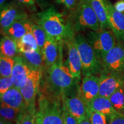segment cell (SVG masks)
I'll return each instance as SVG.
<instances>
[{
    "label": "cell",
    "mask_w": 124,
    "mask_h": 124,
    "mask_svg": "<svg viewBox=\"0 0 124 124\" xmlns=\"http://www.w3.org/2000/svg\"><path fill=\"white\" fill-rule=\"evenodd\" d=\"M75 40L81 59L82 74L83 77L100 74L103 70L102 63L98 60L86 36L78 33L75 35Z\"/></svg>",
    "instance_id": "obj_4"
},
{
    "label": "cell",
    "mask_w": 124,
    "mask_h": 124,
    "mask_svg": "<svg viewBox=\"0 0 124 124\" xmlns=\"http://www.w3.org/2000/svg\"><path fill=\"white\" fill-rule=\"evenodd\" d=\"M15 65L14 58L4 56L0 57V75L1 77H11Z\"/></svg>",
    "instance_id": "obj_27"
},
{
    "label": "cell",
    "mask_w": 124,
    "mask_h": 124,
    "mask_svg": "<svg viewBox=\"0 0 124 124\" xmlns=\"http://www.w3.org/2000/svg\"><path fill=\"white\" fill-rule=\"evenodd\" d=\"M0 96L1 106L20 110L27 108L25 102L20 89L13 87Z\"/></svg>",
    "instance_id": "obj_17"
},
{
    "label": "cell",
    "mask_w": 124,
    "mask_h": 124,
    "mask_svg": "<svg viewBox=\"0 0 124 124\" xmlns=\"http://www.w3.org/2000/svg\"><path fill=\"white\" fill-rule=\"evenodd\" d=\"M28 18L20 20L10 25L7 30L2 33L13 38L16 41L21 39L28 32L27 28V21Z\"/></svg>",
    "instance_id": "obj_23"
},
{
    "label": "cell",
    "mask_w": 124,
    "mask_h": 124,
    "mask_svg": "<svg viewBox=\"0 0 124 124\" xmlns=\"http://www.w3.org/2000/svg\"><path fill=\"white\" fill-rule=\"evenodd\" d=\"M80 0H55L58 4L64 7L68 10L72 11L79 4Z\"/></svg>",
    "instance_id": "obj_31"
},
{
    "label": "cell",
    "mask_w": 124,
    "mask_h": 124,
    "mask_svg": "<svg viewBox=\"0 0 124 124\" xmlns=\"http://www.w3.org/2000/svg\"><path fill=\"white\" fill-rule=\"evenodd\" d=\"M63 117L64 124H79L78 121L68 111L64 105L63 107Z\"/></svg>",
    "instance_id": "obj_33"
},
{
    "label": "cell",
    "mask_w": 124,
    "mask_h": 124,
    "mask_svg": "<svg viewBox=\"0 0 124 124\" xmlns=\"http://www.w3.org/2000/svg\"><path fill=\"white\" fill-rule=\"evenodd\" d=\"M13 58L15 65L11 77L13 81L14 87L20 89L25 83L32 70L27 66L21 56H16Z\"/></svg>",
    "instance_id": "obj_18"
},
{
    "label": "cell",
    "mask_w": 124,
    "mask_h": 124,
    "mask_svg": "<svg viewBox=\"0 0 124 124\" xmlns=\"http://www.w3.org/2000/svg\"><path fill=\"white\" fill-rule=\"evenodd\" d=\"M88 109L89 111H95L105 115L108 121L116 116H123L114 108L109 98L100 95L91 102Z\"/></svg>",
    "instance_id": "obj_16"
},
{
    "label": "cell",
    "mask_w": 124,
    "mask_h": 124,
    "mask_svg": "<svg viewBox=\"0 0 124 124\" xmlns=\"http://www.w3.org/2000/svg\"><path fill=\"white\" fill-rule=\"evenodd\" d=\"M90 2L98 19L101 29H110L105 0H90Z\"/></svg>",
    "instance_id": "obj_20"
},
{
    "label": "cell",
    "mask_w": 124,
    "mask_h": 124,
    "mask_svg": "<svg viewBox=\"0 0 124 124\" xmlns=\"http://www.w3.org/2000/svg\"><path fill=\"white\" fill-rule=\"evenodd\" d=\"M36 22L42 27L47 36L60 44H65L75 36L70 21L54 6L39 13L36 16Z\"/></svg>",
    "instance_id": "obj_2"
},
{
    "label": "cell",
    "mask_w": 124,
    "mask_h": 124,
    "mask_svg": "<svg viewBox=\"0 0 124 124\" xmlns=\"http://www.w3.org/2000/svg\"><path fill=\"white\" fill-rule=\"evenodd\" d=\"M36 5L42 9H46L48 8L51 0H34Z\"/></svg>",
    "instance_id": "obj_35"
},
{
    "label": "cell",
    "mask_w": 124,
    "mask_h": 124,
    "mask_svg": "<svg viewBox=\"0 0 124 124\" xmlns=\"http://www.w3.org/2000/svg\"><path fill=\"white\" fill-rule=\"evenodd\" d=\"M79 85L74 87L62 97L63 105L78 123L90 116L89 109L79 94Z\"/></svg>",
    "instance_id": "obj_7"
},
{
    "label": "cell",
    "mask_w": 124,
    "mask_h": 124,
    "mask_svg": "<svg viewBox=\"0 0 124 124\" xmlns=\"http://www.w3.org/2000/svg\"><path fill=\"white\" fill-rule=\"evenodd\" d=\"M101 97L108 98L124 85V73L109 71L103 69L100 74Z\"/></svg>",
    "instance_id": "obj_9"
},
{
    "label": "cell",
    "mask_w": 124,
    "mask_h": 124,
    "mask_svg": "<svg viewBox=\"0 0 124 124\" xmlns=\"http://www.w3.org/2000/svg\"><path fill=\"white\" fill-rule=\"evenodd\" d=\"M100 77L91 75L84 77L79 87V94L87 108L91 102L99 96Z\"/></svg>",
    "instance_id": "obj_12"
},
{
    "label": "cell",
    "mask_w": 124,
    "mask_h": 124,
    "mask_svg": "<svg viewBox=\"0 0 124 124\" xmlns=\"http://www.w3.org/2000/svg\"><path fill=\"white\" fill-rule=\"evenodd\" d=\"M24 8L17 2H10L1 8L0 24L2 32H4L14 23L28 18Z\"/></svg>",
    "instance_id": "obj_10"
},
{
    "label": "cell",
    "mask_w": 124,
    "mask_h": 124,
    "mask_svg": "<svg viewBox=\"0 0 124 124\" xmlns=\"http://www.w3.org/2000/svg\"><path fill=\"white\" fill-rule=\"evenodd\" d=\"M86 38L101 63L105 55L116 46L117 42L115 35L110 29L89 31L86 33Z\"/></svg>",
    "instance_id": "obj_6"
},
{
    "label": "cell",
    "mask_w": 124,
    "mask_h": 124,
    "mask_svg": "<svg viewBox=\"0 0 124 124\" xmlns=\"http://www.w3.org/2000/svg\"><path fill=\"white\" fill-rule=\"evenodd\" d=\"M61 98L48 97L39 93V111L43 124H64Z\"/></svg>",
    "instance_id": "obj_5"
},
{
    "label": "cell",
    "mask_w": 124,
    "mask_h": 124,
    "mask_svg": "<svg viewBox=\"0 0 124 124\" xmlns=\"http://www.w3.org/2000/svg\"><path fill=\"white\" fill-rule=\"evenodd\" d=\"M0 124H13L11 123V122L6 121L4 120L3 119L1 118V121H0Z\"/></svg>",
    "instance_id": "obj_39"
},
{
    "label": "cell",
    "mask_w": 124,
    "mask_h": 124,
    "mask_svg": "<svg viewBox=\"0 0 124 124\" xmlns=\"http://www.w3.org/2000/svg\"><path fill=\"white\" fill-rule=\"evenodd\" d=\"M20 56L31 70L44 71L45 63L41 50L20 54Z\"/></svg>",
    "instance_id": "obj_19"
},
{
    "label": "cell",
    "mask_w": 124,
    "mask_h": 124,
    "mask_svg": "<svg viewBox=\"0 0 124 124\" xmlns=\"http://www.w3.org/2000/svg\"><path fill=\"white\" fill-rule=\"evenodd\" d=\"M89 114L92 124H107L108 119L103 114L95 111H89Z\"/></svg>",
    "instance_id": "obj_30"
},
{
    "label": "cell",
    "mask_w": 124,
    "mask_h": 124,
    "mask_svg": "<svg viewBox=\"0 0 124 124\" xmlns=\"http://www.w3.org/2000/svg\"><path fill=\"white\" fill-rule=\"evenodd\" d=\"M31 32L35 37L39 47L41 51L47 38V35L46 32L41 26H40L36 23H33V22H31Z\"/></svg>",
    "instance_id": "obj_26"
},
{
    "label": "cell",
    "mask_w": 124,
    "mask_h": 124,
    "mask_svg": "<svg viewBox=\"0 0 124 124\" xmlns=\"http://www.w3.org/2000/svg\"><path fill=\"white\" fill-rule=\"evenodd\" d=\"M14 87L12 77H1L0 79V95H2Z\"/></svg>",
    "instance_id": "obj_29"
},
{
    "label": "cell",
    "mask_w": 124,
    "mask_h": 124,
    "mask_svg": "<svg viewBox=\"0 0 124 124\" xmlns=\"http://www.w3.org/2000/svg\"><path fill=\"white\" fill-rule=\"evenodd\" d=\"M35 124H43L42 118H41L39 111H36V113Z\"/></svg>",
    "instance_id": "obj_37"
},
{
    "label": "cell",
    "mask_w": 124,
    "mask_h": 124,
    "mask_svg": "<svg viewBox=\"0 0 124 124\" xmlns=\"http://www.w3.org/2000/svg\"><path fill=\"white\" fill-rule=\"evenodd\" d=\"M102 64L106 70L124 73V42L117 41L102 59Z\"/></svg>",
    "instance_id": "obj_11"
},
{
    "label": "cell",
    "mask_w": 124,
    "mask_h": 124,
    "mask_svg": "<svg viewBox=\"0 0 124 124\" xmlns=\"http://www.w3.org/2000/svg\"><path fill=\"white\" fill-rule=\"evenodd\" d=\"M25 110L16 109L7 106H1L0 108L1 118L6 121L17 124L20 118Z\"/></svg>",
    "instance_id": "obj_24"
},
{
    "label": "cell",
    "mask_w": 124,
    "mask_h": 124,
    "mask_svg": "<svg viewBox=\"0 0 124 124\" xmlns=\"http://www.w3.org/2000/svg\"><path fill=\"white\" fill-rule=\"evenodd\" d=\"M43 74V71L32 70L25 83L20 89L25 102L27 108L28 110L36 111V97L39 91Z\"/></svg>",
    "instance_id": "obj_8"
},
{
    "label": "cell",
    "mask_w": 124,
    "mask_h": 124,
    "mask_svg": "<svg viewBox=\"0 0 124 124\" xmlns=\"http://www.w3.org/2000/svg\"><path fill=\"white\" fill-rule=\"evenodd\" d=\"M36 111H30L26 109L20 118L17 124H35Z\"/></svg>",
    "instance_id": "obj_28"
},
{
    "label": "cell",
    "mask_w": 124,
    "mask_h": 124,
    "mask_svg": "<svg viewBox=\"0 0 124 124\" xmlns=\"http://www.w3.org/2000/svg\"><path fill=\"white\" fill-rule=\"evenodd\" d=\"M79 124H92L90 119V116L89 117L86 118L85 120H82V121L79 122Z\"/></svg>",
    "instance_id": "obj_38"
},
{
    "label": "cell",
    "mask_w": 124,
    "mask_h": 124,
    "mask_svg": "<svg viewBox=\"0 0 124 124\" xmlns=\"http://www.w3.org/2000/svg\"><path fill=\"white\" fill-rule=\"evenodd\" d=\"M109 28L117 41L124 42V13L118 12L108 0H105Z\"/></svg>",
    "instance_id": "obj_13"
},
{
    "label": "cell",
    "mask_w": 124,
    "mask_h": 124,
    "mask_svg": "<svg viewBox=\"0 0 124 124\" xmlns=\"http://www.w3.org/2000/svg\"><path fill=\"white\" fill-rule=\"evenodd\" d=\"M20 54L40 50L33 34L28 32L21 39L16 41Z\"/></svg>",
    "instance_id": "obj_21"
},
{
    "label": "cell",
    "mask_w": 124,
    "mask_h": 124,
    "mask_svg": "<svg viewBox=\"0 0 124 124\" xmlns=\"http://www.w3.org/2000/svg\"><path fill=\"white\" fill-rule=\"evenodd\" d=\"M79 83L62 58L54 64L44 68L39 92L48 97L62 99L64 93Z\"/></svg>",
    "instance_id": "obj_1"
},
{
    "label": "cell",
    "mask_w": 124,
    "mask_h": 124,
    "mask_svg": "<svg viewBox=\"0 0 124 124\" xmlns=\"http://www.w3.org/2000/svg\"><path fill=\"white\" fill-rule=\"evenodd\" d=\"M108 124H124V116H118L111 118Z\"/></svg>",
    "instance_id": "obj_34"
},
{
    "label": "cell",
    "mask_w": 124,
    "mask_h": 124,
    "mask_svg": "<svg viewBox=\"0 0 124 124\" xmlns=\"http://www.w3.org/2000/svg\"><path fill=\"white\" fill-rule=\"evenodd\" d=\"M65 44H66L68 51V59L66 64L73 77L80 82L82 66L79 52L76 45L75 38L68 40Z\"/></svg>",
    "instance_id": "obj_14"
},
{
    "label": "cell",
    "mask_w": 124,
    "mask_h": 124,
    "mask_svg": "<svg viewBox=\"0 0 124 124\" xmlns=\"http://www.w3.org/2000/svg\"><path fill=\"white\" fill-rule=\"evenodd\" d=\"M1 55L8 58H15L18 52L16 41L9 36L4 35L0 43Z\"/></svg>",
    "instance_id": "obj_22"
},
{
    "label": "cell",
    "mask_w": 124,
    "mask_h": 124,
    "mask_svg": "<svg viewBox=\"0 0 124 124\" xmlns=\"http://www.w3.org/2000/svg\"><path fill=\"white\" fill-rule=\"evenodd\" d=\"M113 5L116 10L121 13H124V0H119Z\"/></svg>",
    "instance_id": "obj_36"
},
{
    "label": "cell",
    "mask_w": 124,
    "mask_h": 124,
    "mask_svg": "<svg viewBox=\"0 0 124 124\" xmlns=\"http://www.w3.org/2000/svg\"><path fill=\"white\" fill-rule=\"evenodd\" d=\"M70 22L75 32L101 30L98 19L90 0H80L75 8L71 11Z\"/></svg>",
    "instance_id": "obj_3"
},
{
    "label": "cell",
    "mask_w": 124,
    "mask_h": 124,
    "mask_svg": "<svg viewBox=\"0 0 124 124\" xmlns=\"http://www.w3.org/2000/svg\"><path fill=\"white\" fill-rule=\"evenodd\" d=\"M18 4L29 11L35 12L37 10L36 4L34 0H15Z\"/></svg>",
    "instance_id": "obj_32"
},
{
    "label": "cell",
    "mask_w": 124,
    "mask_h": 124,
    "mask_svg": "<svg viewBox=\"0 0 124 124\" xmlns=\"http://www.w3.org/2000/svg\"><path fill=\"white\" fill-rule=\"evenodd\" d=\"M5 1L6 0H0V7L1 8H2L5 4Z\"/></svg>",
    "instance_id": "obj_40"
},
{
    "label": "cell",
    "mask_w": 124,
    "mask_h": 124,
    "mask_svg": "<svg viewBox=\"0 0 124 124\" xmlns=\"http://www.w3.org/2000/svg\"><path fill=\"white\" fill-rule=\"evenodd\" d=\"M63 44L47 36L41 52L45 63V67L52 66L63 58L62 54Z\"/></svg>",
    "instance_id": "obj_15"
},
{
    "label": "cell",
    "mask_w": 124,
    "mask_h": 124,
    "mask_svg": "<svg viewBox=\"0 0 124 124\" xmlns=\"http://www.w3.org/2000/svg\"><path fill=\"white\" fill-rule=\"evenodd\" d=\"M109 100L116 110L124 116V85L113 93Z\"/></svg>",
    "instance_id": "obj_25"
}]
</instances>
